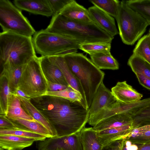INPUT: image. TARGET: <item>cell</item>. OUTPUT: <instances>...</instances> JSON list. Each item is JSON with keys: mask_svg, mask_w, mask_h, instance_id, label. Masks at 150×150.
I'll list each match as a JSON object with an SVG mask.
<instances>
[{"mask_svg": "<svg viewBox=\"0 0 150 150\" xmlns=\"http://www.w3.org/2000/svg\"><path fill=\"white\" fill-rule=\"evenodd\" d=\"M30 101L52 125L57 137L79 132L88 123L89 109L86 110L78 102L48 95L31 98Z\"/></svg>", "mask_w": 150, "mask_h": 150, "instance_id": "6da1fadb", "label": "cell"}, {"mask_svg": "<svg viewBox=\"0 0 150 150\" xmlns=\"http://www.w3.org/2000/svg\"><path fill=\"white\" fill-rule=\"evenodd\" d=\"M47 31L67 36L81 44L112 42L114 37L93 22L84 23L71 20L59 13L52 16Z\"/></svg>", "mask_w": 150, "mask_h": 150, "instance_id": "7a4b0ae2", "label": "cell"}, {"mask_svg": "<svg viewBox=\"0 0 150 150\" xmlns=\"http://www.w3.org/2000/svg\"><path fill=\"white\" fill-rule=\"evenodd\" d=\"M69 68L79 80L90 108L105 74L82 54L73 53L63 56Z\"/></svg>", "mask_w": 150, "mask_h": 150, "instance_id": "3957f363", "label": "cell"}, {"mask_svg": "<svg viewBox=\"0 0 150 150\" xmlns=\"http://www.w3.org/2000/svg\"><path fill=\"white\" fill-rule=\"evenodd\" d=\"M36 56L32 37L10 32L0 33L1 65L9 63L23 65Z\"/></svg>", "mask_w": 150, "mask_h": 150, "instance_id": "277c9868", "label": "cell"}, {"mask_svg": "<svg viewBox=\"0 0 150 150\" xmlns=\"http://www.w3.org/2000/svg\"><path fill=\"white\" fill-rule=\"evenodd\" d=\"M33 40L35 52L43 57L63 56L76 52L81 44L73 38L45 29L36 32Z\"/></svg>", "mask_w": 150, "mask_h": 150, "instance_id": "5b68a950", "label": "cell"}, {"mask_svg": "<svg viewBox=\"0 0 150 150\" xmlns=\"http://www.w3.org/2000/svg\"><path fill=\"white\" fill-rule=\"evenodd\" d=\"M123 42L132 45L146 32L149 25L139 13L130 8L125 1L120 2L115 18Z\"/></svg>", "mask_w": 150, "mask_h": 150, "instance_id": "8992f818", "label": "cell"}, {"mask_svg": "<svg viewBox=\"0 0 150 150\" xmlns=\"http://www.w3.org/2000/svg\"><path fill=\"white\" fill-rule=\"evenodd\" d=\"M31 99L47 91V81L42 71L40 58L34 57L24 64L18 88Z\"/></svg>", "mask_w": 150, "mask_h": 150, "instance_id": "52a82bcc", "label": "cell"}, {"mask_svg": "<svg viewBox=\"0 0 150 150\" xmlns=\"http://www.w3.org/2000/svg\"><path fill=\"white\" fill-rule=\"evenodd\" d=\"M0 25L3 32L29 37L36 32L20 9L8 0H0Z\"/></svg>", "mask_w": 150, "mask_h": 150, "instance_id": "ba28073f", "label": "cell"}, {"mask_svg": "<svg viewBox=\"0 0 150 150\" xmlns=\"http://www.w3.org/2000/svg\"><path fill=\"white\" fill-rule=\"evenodd\" d=\"M79 132L61 137L47 138L37 144L38 150H83Z\"/></svg>", "mask_w": 150, "mask_h": 150, "instance_id": "9c48e42d", "label": "cell"}, {"mask_svg": "<svg viewBox=\"0 0 150 150\" xmlns=\"http://www.w3.org/2000/svg\"><path fill=\"white\" fill-rule=\"evenodd\" d=\"M88 10L93 22L100 28L114 37L119 34L114 19L111 16L95 6Z\"/></svg>", "mask_w": 150, "mask_h": 150, "instance_id": "30bf717a", "label": "cell"}, {"mask_svg": "<svg viewBox=\"0 0 150 150\" xmlns=\"http://www.w3.org/2000/svg\"><path fill=\"white\" fill-rule=\"evenodd\" d=\"M116 101L111 91L106 87L102 82L93 97L89 108V116L96 114Z\"/></svg>", "mask_w": 150, "mask_h": 150, "instance_id": "8fae6325", "label": "cell"}, {"mask_svg": "<svg viewBox=\"0 0 150 150\" xmlns=\"http://www.w3.org/2000/svg\"><path fill=\"white\" fill-rule=\"evenodd\" d=\"M111 90L117 101L123 103L129 104L139 101L143 96L126 81L118 82Z\"/></svg>", "mask_w": 150, "mask_h": 150, "instance_id": "7c38bea8", "label": "cell"}, {"mask_svg": "<svg viewBox=\"0 0 150 150\" xmlns=\"http://www.w3.org/2000/svg\"><path fill=\"white\" fill-rule=\"evenodd\" d=\"M15 6L21 10L47 17L53 15L48 0H15Z\"/></svg>", "mask_w": 150, "mask_h": 150, "instance_id": "4fadbf2b", "label": "cell"}, {"mask_svg": "<svg viewBox=\"0 0 150 150\" xmlns=\"http://www.w3.org/2000/svg\"><path fill=\"white\" fill-rule=\"evenodd\" d=\"M133 128L132 124L97 132L103 148L113 143L125 138Z\"/></svg>", "mask_w": 150, "mask_h": 150, "instance_id": "5bb4252c", "label": "cell"}, {"mask_svg": "<svg viewBox=\"0 0 150 150\" xmlns=\"http://www.w3.org/2000/svg\"><path fill=\"white\" fill-rule=\"evenodd\" d=\"M59 14L76 22L84 23L93 22L88 10L78 4L74 0H71Z\"/></svg>", "mask_w": 150, "mask_h": 150, "instance_id": "9a60e30c", "label": "cell"}, {"mask_svg": "<svg viewBox=\"0 0 150 150\" xmlns=\"http://www.w3.org/2000/svg\"><path fill=\"white\" fill-rule=\"evenodd\" d=\"M48 57L61 70L69 86L79 91L83 100L87 103L84 93L79 80L69 68L63 56H53Z\"/></svg>", "mask_w": 150, "mask_h": 150, "instance_id": "2e32d148", "label": "cell"}, {"mask_svg": "<svg viewBox=\"0 0 150 150\" xmlns=\"http://www.w3.org/2000/svg\"><path fill=\"white\" fill-rule=\"evenodd\" d=\"M20 100L22 107L29 115L43 125L52 137L57 136V132L52 125L33 105L31 99L16 95Z\"/></svg>", "mask_w": 150, "mask_h": 150, "instance_id": "e0dca14e", "label": "cell"}, {"mask_svg": "<svg viewBox=\"0 0 150 150\" xmlns=\"http://www.w3.org/2000/svg\"><path fill=\"white\" fill-rule=\"evenodd\" d=\"M39 58L42 71L47 81L69 86L61 70L48 57L41 56Z\"/></svg>", "mask_w": 150, "mask_h": 150, "instance_id": "ac0fdd59", "label": "cell"}, {"mask_svg": "<svg viewBox=\"0 0 150 150\" xmlns=\"http://www.w3.org/2000/svg\"><path fill=\"white\" fill-rule=\"evenodd\" d=\"M132 116L127 113L117 114L99 122L93 129L98 132L105 129L121 127L133 124Z\"/></svg>", "mask_w": 150, "mask_h": 150, "instance_id": "d6986e66", "label": "cell"}, {"mask_svg": "<svg viewBox=\"0 0 150 150\" xmlns=\"http://www.w3.org/2000/svg\"><path fill=\"white\" fill-rule=\"evenodd\" d=\"M34 139L11 135H0V147L6 150H22L30 146Z\"/></svg>", "mask_w": 150, "mask_h": 150, "instance_id": "ffe728a7", "label": "cell"}, {"mask_svg": "<svg viewBox=\"0 0 150 150\" xmlns=\"http://www.w3.org/2000/svg\"><path fill=\"white\" fill-rule=\"evenodd\" d=\"M79 137L83 150H102L103 148L97 132L92 127L83 128L79 132Z\"/></svg>", "mask_w": 150, "mask_h": 150, "instance_id": "44dd1931", "label": "cell"}, {"mask_svg": "<svg viewBox=\"0 0 150 150\" xmlns=\"http://www.w3.org/2000/svg\"><path fill=\"white\" fill-rule=\"evenodd\" d=\"M24 65H15L9 63L2 65L3 70L1 74L6 77L11 92L13 93L18 88Z\"/></svg>", "mask_w": 150, "mask_h": 150, "instance_id": "7402d4cb", "label": "cell"}, {"mask_svg": "<svg viewBox=\"0 0 150 150\" xmlns=\"http://www.w3.org/2000/svg\"><path fill=\"white\" fill-rule=\"evenodd\" d=\"M6 116L10 119L18 118L37 121L26 112L22 107L19 99L16 94L12 93L9 99Z\"/></svg>", "mask_w": 150, "mask_h": 150, "instance_id": "603a6c76", "label": "cell"}, {"mask_svg": "<svg viewBox=\"0 0 150 150\" xmlns=\"http://www.w3.org/2000/svg\"><path fill=\"white\" fill-rule=\"evenodd\" d=\"M90 56L91 60L99 69L117 70L119 69L118 62L110 52L96 53Z\"/></svg>", "mask_w": 150, "mask_h": 150, "instance_id": "cb8c5ba5", "label": "cell"}, {"mask_svg": "<svg viewBox=\"0 0 150 150\" xmlns=\"http://www.w3.org/2000/svg\"><path fill=\"white\" fill-rule=\"evenodd\" d=\"M9 119L18 128L38 133L45 135L47 138L52 137L47 129L37 121H33L18 118Z\"/></svg>", "mask_w": 150, "mask_h": 150, "instance_id": "d4e9b609", "label": "cell"}, {"mask_svg": "<svg viewBox=\"0 0 150 150\" xmlns=\"http://www.w3.org/2000/svg\"><path fill=\"white\" fill-rule=\"evenodd\" d=\"M43 95H48L60 97L73 101L80 103L86 110L89 109L87 103L83 100L80 93L70 86L61 91L50 92L47 91Z\"/></svg>", "mask_w": 150, "mask_h": 150, "instance_id": "484cf974", "label": "cell"}, {"mask_svg": "<svg viewBox=\"0 0 150 150\" xmlns=\"http://www.w3.org/2000/svg\"><path fill=\"white\" fill-rule=\"evenodd\" d=\"M127 64L135 74H140L150 79V64L139 56L133 54Z\"/></svg>", "mask_w": 150, "mask_h": 150, "instance_id": "4316f807", "label": "cell"}, {"mask_svg": "<svg viewBox=\"0 0 150 150\" xmlns=\"http://www.w3.org/2000/svg\"><path fill=\"white\" fill-rule=\"evenodd\" d=\"M11 91L7 79L4 75L0 77V115H6Z\"/></svg>", "mask_w": 150, "mask_h": 150, "instance_id": "83f0119b", "label": "cell"}, {"mask_svg": "<svg viewBox=\"0 0 150 150\" xmlns=\"http://www.w3.org/2000/svg\"><path fill=\"white\" fill-rule=\"evenodd\" d=\"M125 1L130 8L139 13L150 25V0Z\"/></svg>", "mask_w": 150, "mask_h": 150, "instance_id": "f1b7e54d", "label": "cell"}, {"mask_svg": "<svg viewBox=\"0 0 150 150\" xmlns=\"http://www.w3.org/2000/svg\"><path fill=\"white\" fill-rule=\"evenodd\" d=\"M133 54L142 58L150 64V34L144 35L138 40Z\"/></svg>", "mask_w": 150, "mask_h": 150, "instance_id": "f546056e", "label": "cell"}, {"mask_svg": "<svg viewBox=\"0 0 150 150\" xmlns=\"http://www.w3.org/2000/svg\"><path fill=\"white\" fill-rule=\"evenodd\" d=\"M94 6L115 18L117 16L120 2L117 0H92Z\"/></svg>", "mask_w": 150, "mask_h": 150, "instance_id": "4dcf8cb0", "label": "cell"}, {"mask_svg": "<svg viewBox=\"0 0 150 150\" xmlns=\"http://www.w3.org/2000/svg\"><path fill=\"white\" fill-rule=\"evenodd\" d=\"M111 42H99L82 44L79 49L89 55L98 53L110 52Z\"/></svg>", "mask_w": 150, "mask_h": 150, "instance_id": "1f68e13d", "label": "cell"}, {"mask_svg": "<svg viewBox=\"0 0 150 150\" xmlns=\"http://www.w3.org/2000/svg\"><path fill=\"white\" fill-rule=\"evenodd\" d=\"M0 135H11L35 139L36 141H42L47 137L42 134L18 128L10 129H0Z\"/></svg>", "mask_w": 150, "mask_h": 150, "instance_id": "d6a6232c", "label": "cell"}, {"mask_svg": "<svg viewBox=\"0 0 150 150\" xmlns=\"http://www.w3.org/2000/svg\"><path fill=\"white\" fill-rule=\"evenodd\" d=\"M132 116L133 128L146 125H150V107Z\"/></svg>", "mask_w": 150, "mask_h": 150, "instance_id": "836d02e7", "label": "cell"}, {"mask_svg": "<svg viewBox=\"0 0 150 150\" xmlns=\"http://www.w3.org/2000/svg\"><path fill=\"white\" fill-rule=\"evenodd\" d=\"M71 0H48L53 15L59 13Z\"/></svg>", "mask_w": 150, "mask_h": 150, "instance_id": "e575fe53", "label": "cell"}, {"mask_svg": "<svg viewBox=\"0 0 150 150\" xmlns=\"http://www.w3.org/2000/svg\"><path fill=\"white\" fill-rule=\"evenodd\" d=\"M127 140L136 144H150V130L143 133L134 138Z\"/></svg>", "mask_w": 150, "mask_h": 150, "instance_id": "d590c367", "label": "cell"}, {"mask_svg": "<svg viewBox=\"0 0 150 150\" xmlns=\"http://www.w3.org/2000/svg\"><path fill=\"white\" fill-rule=\"evenodd\" d=\"M150 130V125H146L133 128L129 134L124 139L127 140L134 138L140 134Z\"/></svg>", "mask_w": 150, "mask_h": 150, "instance_id": "8d00e7d4", "label": "cell"}, {"mask_svg": "<svg viewBox=\"0 0 150 150\" xmlns=\"http://www.w3.org/2000/svg\"><path fill=\"white\" fill-rule=\"evenodd\" d=\"M17 128L15 124L6 115H0V129H10Z\"/></svg>", "mask_w": 150, "mask_h": 150, "instance_id": "74e56055", "label": "cell"}, {"mask_svg": "<svg viewBox=\"0 0 150 150\" xmlns=\"http://www.w3.org/2000/svg\"><path fill=\"white\" fill-rule=\"evenodd\" d=\"M140 144L133 143L125 139L121 140V150H137Z\"/></svg>", "mask_w": 150, "mask_h": 150, "instance_id": "f35d334b", "label": "cell"}, {"mask_svg": "<svg viewBox=\"0 0 150 150\" xmlns=\"http://www.w3.org/2000/svg\"><path fill=\"white\" fill-rule=\"evenodd\" d=\"M48 89L47 91L57 92L64 90L69 86L60 84L53 83L47 81Z\"/></svg>", "mask_w": 150, "mask_h": 150, "instance_id": "ab89813d", "label": "cell"}, {"mask_svg": "<svg viewBox=\"0 0 150 150\" xmlns=\"http://www.w3.org/2000/svg\"><path fill=\"white\" fill-rule=\"evenodd\" d=\"M135 74L139 83L144 87L150 90V79L140 74L137 73Z\"/></svg>", "mask_w": 150, "mask_h": 150, "instance_id": "60d3db41", "label": "cell"}, {"mask_svg": "<svg viewBox=\"0 0 150 150\" xmlns=\"http://www.w3.org/2000/svg\"><path fill=\"white\" fill-rule=\"evenodd\" d=\"M121 140L113 142L108 146L110 150H121Z\"/></svg>", "mask_w": 150, "mask_h": 150, "instance_id": "b9f144b4", "label": "cell"}, {"mask_svg": "<svg viewBox=\"0 0 150 150\" xmlns=\"http://www.w3.org/2000/svg\"><path fill=\"white\" fill-rule=\"evenodd\" d=\"M14 94H15L17 96L23 97L28 99H31L28 96L18 88H17L16 89Z\"/></svg>", "mask_w": 150, "mask_h": 150, "instance_id": "7bdbcfd3", "label": "cell"}, {"mask_svg": "<svg viewBox=\"0 0 150 150\" xmlns=\"http://www.w3.org/2000/svg\"><path fill=\"white\" fill-rule=\"evenodd\" d=\"M137 150H150V144H140Z\"/></svg>", "mask_w": 150, "mask_h": 150, "instance_id": "ee69618b", "label": "cell"}, {"mask_svg": "<svg viewBox=\"0 0 150 150\" xmlns=\"http://www.w3.org/2000/svg\"><path fill=\"white\" fill-rule=\"evenodd\" d=\"M0 150H5L0 147Z\"/></svg>", "mask_w": 150, "mask_h": 150, "instance_id": "f6af8a7d", "label": "cell"}, {"mask_svg": "<svg viewBox=\"0 0 150 150\" xmlns=\"http://www.w3.org/2000/svg\"><path fill=\"white\" fill-rule=\"evenodd\" d=\"M150 34V29H149V33Z\"/></svg>", "mask_w": 150, "mask_h": 150, "instance_id": "bcb514c9", "label": "cell"}]
</instances>
